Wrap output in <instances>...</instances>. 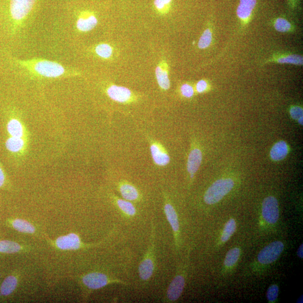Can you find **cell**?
<instances>
[{"instance_id":"4","label":"cell","mask_w":303,"mask_h":303,"mask_svg":"<svg viewBox=\"0 0 303 303\" xmlns=\"http://www.w3.org/2000/svg\"><path fill=\"white\" fill-rule=\"evenodd\" d=\"M37 0H10L9 13L15 24H21L26 19Z\"/></svg>"},{"instance_id":"19","label":"cell","mask_w":303,"mask_h":303,"mask_svg":"<svg viewBox=\"0 0 303 303\" xmlns=\"http://www.w3.org/2000/svg\"><path fill=\"white\" fill-rule=\"evenodd\" d=\"M10 224L16 231L24 234H33L36 233V229L29 222L19 219L11 220Z\"/></svg>"},{"instance_id":"39","label":"cell","mask_w":303,"mask_h":303,"mask_svg":"<svg viewBox=\"0 0 303 303\" xmlns=\"http://www.w3.org/2000/svg\"><path fill=\"white\" fill-rule=\"evenodd\" d=\"M298 121L301 125H303V117H301L300 119H298Z\"/></svg>"},{"instance_id":"33","label":"cell","mask_w":303,"mask_h":303,"mask_svg":"<svg viewBox=\"0 0 303 303\" xmlns=\"http://www.w3.org/2000/svg\"><path fill=\"white\" fill-rule=\"evenodd\" d=\"M182 95L186 97L190 98L194 95V89L190 85L185 84H183L181 87Z\"/></svg>"},{"instance_id":"26","label":"cell","mask_w":303,"mask_h":303,"mask_svg":"<svg viewBox=\"0 0 303 303\" xmlns=\"http://www.w3.org/2000/svg\"><path fill=\"white\" fill-rule=\"evenodd\" d=\"M275 61L280 63H289L295 65H303V57L298 55H284L276 58Z\"/></svg>"},{"instance_id":"13","label":"cell","mask_w":303,"mask_h":303,"mask_svg":"<svg viewBox=\"0 0 303 303\" xmlns=\"http://www.w3.org/2000/svg\"><path fill=\"white\" fill-rule=\"evenodd\" d=\"M164 211L166 216V218L172 227L174 234L175 240H176V244L178 243V237L179 232V229H180V225H179V222L178 220V217L176 210L170 203L166 202L165 203L164 205Z\"/></svg>"},{"instance_id":"31","label":"cell","mask_w":303,"mask_h":303,"mask_svg":"<svg viewBox=\"0 0 303 303\" xmlns=\"http://www.w3.org/2000/svg\"><path fill=\"white\" fill-rule=\"evenodd\" d=\"M274 27L280 32H288L292 31V26L289 21L284 18H277L275 21Z\"/></svg>"},{"instance_id":"20","label":"cell","mask_w":303,"mask_h":303,"mask_svg":"<svg viewBox=\"0 0 303 303\" xmlns=\"http://www.w3.org/2000/svg\"><path fill=\"white\" fill-rule=\"evenodd\" d=\"M288 146L285 142L280 141L276 143L271 149L270 156L274 161H280L284 159L288 153Z\"/></svg>"},{"instance_id":"29","label":"cell","mask_w":303,"mask_h":303,"mask_svg":"<svg viewBox=\"0 0 303 303\" xmlns=\"http://www.w3.org/2000/svg\"><path fill=\"white\" fill-rule=\"evenodd\" d=\"M173 0H155L156 10L162 15L168 14L172 6Z\"/></svg>"},{"instance_id":"18","label":"cell","mask_w":303,"mask_h":303,"mask_svg":"<svg viewBox=\"0 0 303 303\" xmlns=\"http://www.w3.org/2000/svg\"><path fill=\"white\" fill-rule=\"evenodd\" d=\"M7 131L12 137L23 138L24 134V127L18 119L12 118L7 122Z\"/></svg>"},{"instance_id":"35","label":"cell","mask_w":303,"mask_h":303,"mask_svg":"<svg viewBox=\"0 0 303 303\" xmlns=\"http://www.w3.org/2000/svg\"><path fill=\"white\" fill-rule=\"evenodd\" d=\"M208 87V85L206 81L201 80L199 81L196 86V89L199 93H203L206 90Z\"/></svg>"},{"instance_id":"10","label":"cell","mask_w":303,"mask_h":303,"mask_svg":"<svg viewBox=\"0 0 303 303\" xmlns=\"http://www.w3.org/2000/svg\"><path fill=\"white\" fill-rule=\"evenodd\" d=\"M185 284V277L182 275L178 274L175 276L169 286L166 298L170 302L177 301L182 295Z\"/></svg>"},{"instance_id":"8","label":"cell","mask_w":303,"mask_h":303,"mask_svg":"<svg viewBox=\"0 0 303 303\" xmlns=\"http://www.w3.org/2000/svg\"><path fill=\"white\" fill-rule=\"evenodd\" d=\"M262 216L263 219L271 224H275L279 218L278 201L272 196L264 199L262 203Z\"/></svg>"},{"instance_id":"25","label":"cell","mask_w":303,"mask_h":303,"mask_svg":"<svg viewBox=\"0 0 303 303\" xmlns=\"http://www.w3.org/2000/svg\"><path fill=\"white\" fill-rule=\"evenodd\" d=\"M237 229L236 222L234 219H230L225 225L223 234L221 237L222 242H228L232 237Z\"/></svg>"},{"instance_id":"36","label":"cell","mask_w":303,"mask_h":303,"mask_svg":"<svg viewBox=\"0 0 303 303\" xmlns=\"http://www.w3.org/2000/svg\"><path fill=\"white\" fill-rule=\"evenodd\" d=\"M6 180V178L5 172H4V170L2 168V166L0 165V187H2L5 185Z\"/></svg>"},{"instance_id":"2","label":"cell","mask_w":303,"mask_h":303,"mask_svg":"<svg viewBox=\"0 0 303 303\" xmlns=\"http://www.w3.org/2000/svg\"><path fill=\"white\" fill-rule=\"evenodd\" d=\"M234 182L231 179H222L213 183L204 195V202L207 204L218 203L231 191Z\"/></svg>"},{"instance_id":"38","label":"cell","mask_w":303,"mask_h":303,"mask_svg":"<svg viewBox=\"0 0 303 303\" xmlns=\"http://www.w3.org/2000/svg\"><path fill=\"white\" fill-rule=\"evenodd\" d=\"M288 1L290 5H291L292 7H295L297 6L298 0H288Z\"/></svg>"},{"instance_id":"32","label":"cell","mask_w":303,"mask_h":303,"mask_svg":"<svg viewBox=\"0 0 303 303\" xmlns=\"http://www.w3.org/2000/svg\"><path fill=\"white\" fill-rule=\"evenodd\" d=\"M279 289L276 285H272L268 288L267 292V300L270 302H274L279 295Z\"/></svg>"},{"instance_id":"1","label":"cell","mask_w":303,"mask_h":303,"mask_svg":"<svg viewBox=\"0 0 303 303\" xmlns=\"http://www.w3.org/2000/svg\"><path fill=\"white\" fill-rule=\"evenodd\" d=\"M19 65L33 75L45 78H59L70 75L71 72L57 62L41 59L18 61Z\"/></svg>"},{"instance_id":"23","label":"cell","mask_w":303,"mask_h":303,"mask_svg":"<svg viewBox=\"0 0 303 303\" xmlns=\"http://www.w3.org/2000/svg\"><path fill=\"white\" fill-rule=\"evenodd\" d=\"M6 147L7 150L11 153H18L23 150L25 142L22 138H16L10 136L6 141Z\"/></svg>"},{"instance_id":"17","label":"cell","mask_w":303,"mask_h":303,"mask_svg":"<svg viewBox=\"0 0 303 303\" xmlns=\"http://www.w3.org/2000/svg\"><path fill=\"white\" fill-rule=\"evenodd\" d=\"M18 279L14 275L8 276L3 280L0 287V294L3 297L10 296L17 287Z\"/></svg>"},{"instance_id":"11","label":"cell","mask_w":303,"mask_h":303,"mask_svg":"<svg viewBox=\"0 0 303 303\" xmlns=\"http://www.w3.org/2000/svg\"><path fill=\"white\" fill-rule=\"evenodd\" d=\"M257 5V0H240L237 8V16L242 24L248 23Z\"/></svg>"},{"instance_id":"30","label":"cell","mask_w":303,"mask_h":303,"mask_svg":"<svg viewBox=\"0 0 303 303\" xmlns=\"http://www.w3.org/2000/svg\"><path fill=\"white\" fill-rule=\"evenodd\" d=\"M212 41V33L210 29L205 30L198 42V48L205 49L210 46Z\"/></svg>"},{"instance_id":"34","label":"cell","mask_w":303,"mask_h":303,"mask_svg":"<svg viewBox=\"0 0 303 303\" xmlns=\"http://www.w3.org/2000/svg\"><path fill=\"white\" fill-rule=\"evenodd\" d=\"M290 114L294 120H298V119L303 117V109L300 106H294L290 109Z\"/></svg>"},{"instance_id":"14","label":"cell","mask_w":303,"mask_h":303,"mask_svg":"<svg viewBox=\"0 0 303 303\" xmlns=\"http://www.w3.org/2000/svg\"><path fill=\"white\" fill-rule=\"evenodd\" d=\"M202 160V153L198 148L193 149L190 153L188 160H187V170L193 178L194 174L197 172L201 164Z\"/></svg>"},{"instance_id":"6","label":"cell","mask_w":303,"mask_h":303,"mask_svg":"<svg viewBox=\"0 0 303 303\" xmlns=\"http://www.w3.org/2000/svg\"><path fill=\"white\" fill-rule=\"evenodd\" d=\"M52 242L57 248L63 250L86 249L99 245L84 244L81 241L79 236L75 233H70L66 236L60 237L57 240L52 241Z\"/></svg>"},{"instance_id":"21","label":"cell","mask_w":303,"mask_h":303,"mask_svg":"<svg viewBox=\"0 0 303 303\" xmlns=\"http://www.w3.org/2000/svg\"><path fill=\"white\" fill-rule=\"evenodd\" d=\"M121 193L123 198L129 201H134L139 197V192L133 185L128 183H123L120 186Z\"/></svg>"},{"instance_id":"12","label":"cell","mask_w":303,"mask_h":303,"mask_svg":"<svg viewBox=\"0 0 303 303\" xmlns=\"http://www.w3.org/2000/svg\"><path fill=\"white\" fill-rule=\"evenodd\" d=\"M107 93L111 99L121 103L129 101L132 97V93L129 89L115 85L110 86Z\"/></svg>"},{"instance_id":"3","label":"cell","mask_w":303,"mask_h":303,"mask_svg":"<svg viewBox=\"0 0 303 303\" xmlns=\"http://www.w3.org/2000/svg\"><path fill=\"white\" fill-rule=\"evenodd\" d=\"M155 238L154 226H153L152 223L150 244H149L147 252L145 254L138 268L140 278L144 281L150 279L155 271Z\"/></svg>"},{"instance_id":"28","label":"cell","mask_w":303,"mask_h":303,"mask_svg":"<svg viewBox=\"0 0 303 303\" xmlns=\"http://www.w3.org/2000/svg\"><path fill=\"white\" fill-rule=\"evenodd\" d=\"M95 52L100 58L108 59L112 56L113 50L109 44H101L96 47Z\"/></svg>"},{"instance_id":"22","label":"cell","mask_w":303,"mask_h":303,"mask_svg":"<svg viewBox=\"0 0 303 303\" xmlns=\"http://www.w3.org/2000/svg\"><path fill=\"white\" fill-rule=\"evenodd\" d=\"M23 250L24 247L15 242L10 241H0V253H16Z\"/></svg>"},{"instance_id":"27","label":"cell","mask_w":303,"mask_h":303,"mask_svg":"<svg viewBox=\"0 0 303 303\" xmlns=\"http://www.w3.org/2000/svg\"><path fill=\"white\" fill-rule=\"evenodd\" d=\"M240 255L241 250L238 247H234L230 249L226 254L224 261L225 265L228 267L233 266L238 262Z\"/></svg>"},{"instance_id":"9","label":"cell","mask_w":303,"mask_h":303,"mask_svg":"<svg viewBox=\"0 0 303 303\" xmlns=\"http://www.w3.org/2000/svg\"><path fill=\"white\" fill-rule=\"evenodd\" d=\"M98 20L92 11H83L80 12L76 21V28L81 32H87L95 28Z\"/></svg>"},{"instance_id":"15","label":"cell","mask_w":303,"mask_h":303,"mask_svg":"<svg viewBox=\"0 0 303 303\" xmlns=\"http://www.w3.org/2000/svg\"><path fill=\"white\" fill-rule=\"evenodd\" d=\"M156 76L160 88L164 90H168L170 87V82L167 63L164 61L160 63L156 69Z\"/></svg>"},{"instance_id":"5","label":"cell","mask_w":303,"mask_h":303,"mask_svg":"<svg viewBox=\"0 0 303 303\" xmlns=\"http://www.w3.org/2000/svg\"><path fill=\"white\" fill-rule=\"evenodd\" d=\"M82 282L85 287L89 290H97L111 284H125L121 280H115L100 272H92L82 277Z\"/></svg>"},{"instance_id":"24","label":"cell","mask_w":303,"mask_h":303,"mask_svg":"<svg viewBox=\"0 0 303 303\" xmlns=\"http://www.w3.org/2000/svg\"><path fill=\"white\" fill-rule=\"evenodd\" d=\"M117 204L120 210L126 216L133 217L136 215V208L129 200L117 198Z\"/></svg>"},{"instance_id":"16","label":"cell","mask_w":303,"mask_h":303,"mask_svg":"<svg viewBox=\"0 0 303 303\" xmlns=\"http://www.w3.org/2000/svg\"><path fill=\"white\" fill-rule=\"evenodd\" d=\"M151 152L153 159L157 165L164 166L169 163V156L159 144H152Z\"/></svg>"},{"instance_id":"37","label":"cell","mask_w":303,"mask_h":303,"mask_svg":"<svg viewBox=\"0 0 303 303\" xmlns=\"http://www.w3.org/2000/svg\"><path fill=\"white\" fill-rule=\"evenodd\" d=\"M297 254L299 257L302 259L303 258V244H301L300 247H299V249L297 251Z\"/></svg>"},{"instance_id":"7","label":"cell","mask_w":303,"mask_h":303,"mask_svg":"<svg viewBox=\"0 0 303 303\" xmlns=\"http://www.w3.org/2000/svg\"><path fill=\"white\" fill-rule=\"evenodd\" d=\"M284 249L283 242L275 241L270 243L260 251L258 255V261L263 264L274 262L279 258Z\"/></svg>"}]
</instances>
